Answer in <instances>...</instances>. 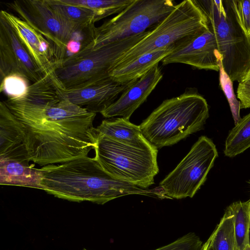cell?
Instances as JSON below:
<instances>
[{
    "label": "cell",
    "mask_w": 250,
    "mask_h": 250,
    "mask_svg": "<svg viewBox=\"0 0 250 250\" xmlns=\"http://www.w3.org/2000/svg\"><path fill=\"white\" fill-rule=\"evenodd\" d=\"M61 87L53 71L24 96L3 101L21 126L29 162L41 167L88 156L97 145L96 113L61 98Z\"/></svg>",
    "instance_id": "cell-1"
},
{
    "label": "cell",
    "mask_w": 250,
    "mask_h": 250,
    "mask_svg": "<svg viewBox=\"0 0 250 250\" xmlns=\"http://www.w3.org/2000/svg\"><path fill=\"white\" fill-rule=\"evenodd\" d=\"M40 169L42 174L41 189L70 201L103 205L132 194L166 198L159 187L145 188L114 178L103 169L95 157L77 158Z\"/></svg>",
    "instance_id": "cell-2"
},
{
    "label": "cell",
    "mask_w": 250,
    "mask_h": 250,
    "mask_svg": "<svg viewBox=\"0 0 250 250\" xmlns=\"http://www.w3.org/2000/svg\"><path fill=\"white\" fill-rule=\"evenodd\" d=\"M209 117L206 100L193 88L167 99L140 125L144 137L158 149L202 130Z\"/></svg>",
    "instance_id": "cell-3"
},
{
    "label": "cell",
    "mask_w": 250,
    "mask_h": 250,
    "mask_svg": "<svg viewBox=\"0 0 250 250\" xmlns=\"http://www.w3.org/2000/svg\"><path fill=\"white\" fill-rule=\"evenodd\" d=\"M196 1L214 35L224 70L233 82L244 81L250 70V35L241 24L234 0Z\"/></svg>",
    "instance_id": "cell-4"
},
{
    "label": "cell",
    "mask_w": 250,
    "mask_h": 250,
    "mask_svg": "<svg viewBox=\"0 0 250 250\" xmlns=\"http://www.w3.org/2000/svg\"><path fill=\"white\" fill-rule=\"evenodd\" d=\"M208 29L207 18L197 1L184 0L176 4L169 14L123 54L112 68L129 63L152 51L174 49Z\"/></svg>",
    "instance_id": "cell-5"
},
{
    "label": "cell",
    "mask_w": 250,
    "mask_h": 250,
    "mask_svg": "<svg viewBox=\"0 0 250 250\" xmlns=\"http://www.w3.org/2000/svg\"><path fill=\"white\" fill-rule=\"evenodd\" d=\"M148 32L96 49H82L60 62L54 70L55 74L65 90L82 88L104 81L110 78L109 71L118 59Z\"/></svg>",
    "instance_id": "cell-6"
},
{
    "label": "cell",
    "mask_w": 250,
    "mask_h": 250,
    "mask_svg": "<svg viewBox=\"0 0 250 250\" xmlns=\"http://www.w3.org/2000/svg\"><path fill=\"white\" fill-rule=\"evenodd\" d=\"M94 150L101 167L114 178L145 188L154 184L158 149L133 147L98 134Z\"/></svg>",
    "instance_id": "cell-7"
},
{
    "label": "cell",
    "mask_w": 250,
    "mask_h": 250,
    "mask_svg": "<svg viewBox=\"0 0 250 250\" xmlns=\"http://www.w3.org/2000/svg\"><path fill=\"white\" fill-rule=\"evenodd\" d=\"M5 5L53 45L58 63L66 57V44L69 41L80 42L83 48L92 40L95 26L85 29L67 21L51 7L47 0H15Z\"/></svg>",
    "instance_id": "cell-8"
},
{
    "label": "cell",
    "mask_w": 250,
    "mask_h": 250,
    "mask_svg": "<svg viewBox=\"0 0 250 250\" xmlns=\"http://www.w3.org/2000/svg\"><path fill=\"white\" fill-rule=\"evenodd\" d=\"M175 5L171 0H134L121 13L96 27L92 41L82 49H96L143 33L163 20Z\"/></svg>",
    "instance_id": "cell-9"
},
{
    "label": "cell",
    "mask_w": 250,
    "mask_h": 250,
    "mask_svg": "<svg viewBox=\"0 0 250 250\" xmlns=\"http://www.w3.org/2000/svg\"><path fill=\"white\" fill-rule=\"evenodd\" d=\"M218 153L210 139L200 137L187 155L159 184L170 199L193 197L205 182Z\"/></svg>",
    "instance_id": "cell-10"
},
{
    "label": "cell",
    "mask_w": 250,
    "mask_h": 250,
    "mask_svg": "<svg viewBox=\"0 0 250 250\" xmlns=\"http://www.w3.org/2000/svg\"><path fill=\"white\" fill-rule=\"evenodd\" d=\"M11 74L33 83L45 75L38 67L10 24L0 16V78Z\"/></svg>",
    "instance_id": "cell-11"
},
{
    "label": "cell",
    "mask_w": 250,
    "mask_h": 250,
    "mask_svg": "<svg viewBox=\"0 0 250 250\" xmlns=\"http://www.w3.org/2000/svg\"><path fill=\"white\" fill-rule=\"evenodd\" d=\"M221 58L214 35L208 29L173 49L162 62L164 65L180 63L219 72Z\"/></svg>",
    "instance_id": "cell-12"
},
{
    "label": "cell",
    "mask_w": 250,
    "mask_h": 250,
    "mask_svg": "<svg viewBox=\"0 0 250 250\" xmlns=\"http://www.w3.org/2000/svg\"><path fill=\"white\" fill-rule=\"evenodd\" d=\"M132 82L121 83L109 78L82 88L65 90L61 87L58 92L61 98L88 111L101 113L114 103Z\"/></svg>",
    "instance_id": "cell-13"
},
{
    "label": "cell",
    "mask_w": 250,
    "mask_h": 250,
    "mask_svg": "<svg viewBox=\"0 0 250 250\" xmlns=\"http://www.w3.org/2000/svg\"><path fill=\"white\" fill-rule=\"evenodd\" d=\"M0 16L11 26L28 52L44 75L54 71L58 63L53 45L26 22L6 11Z\"/></svg>",
    "instance_id": "cell-14"
},
{
    "label": "cell",
    "mask_w": 250,
    "mask_h": 250,
    "mask_svg": "<svg viewBox=\"0 0 250 250\" xmlns=\"http://www.w3.org/2000/svg\"><path fill=\"white\" fill-rule=\"evenodd\" d=\"M163 76L157 64L141 77L133 81L119 98L101 114L106 118L121 116L129 120L133 113L146 101Z\"/></svg>",
    "instance_id": "cell-15"
},
{
    "label": "cell",
    "mask_w": 250,
    "mask_h": 250,
    "mask_svg": "<svg viewBox=\"0 0 250 250\" xmlns=\"http://www.w3.org/2000/svg\"><path fill=\"white\" fill-rule=\"evenodd\" d=\"M96 129L99 134L133 147L146 150L157 149L144 137L140 125L122 117L104 120Z\"/></svg>",
    "instance_id": "cell-16"
},
{
    "label": "cell",
    "mask_w": 250,
    "mask_h": 250,
    "mask_svg": "<svg viewBox=\"0 0 250 250\" xmlns=\"http://www.w3.org/2000/svg\"><path fill=\"white\" fill-rule=\"evenodd\" d=\"M21 126L3 101L0 103V157L26 156Z\"/></svg>",
    "instance_id": "cell-17"
},
{
    "label": "cell",
    "mask_w": 250,
    "mask_h": 250,
    "mask_svg": "<svg viewBox=\"0 0 250 250\" xmlns=\"http://www.w3.org/2000/svg\"><path fill=\"white\" fill-rule=\"evenodd\" d=\"M28 161L0 157V184L41 189L42 174L40 168Z\"/></svg>",
    "instance_id": "cell-18"
},
{
    "label": "cell",
    "mask_w": 250,
    "mask_h": 250,
    "mask_svg": "<svg viewBox=\"0 0 250 250\" xmlns=\"http://www.w3.org/2000/svg\"><path fill=\"white\" fill-rule=\"evenodd\" d=\"M173 48L168 47L145 54L132 62L112 68L109 73L113 80L125 83L138 79L169 55Z\"/></svg>",
    "instance_id": "cell-19"
},
{
    "label": "cell",
    "mask_w": 250,
    "mask_h": 250,
    "mask_svg": "<svg viewBox=\"0 0 250 250\" xmlns=\"http://www.w3.org/2000/svg\"><path fill=\"white\" fill-rule=\"evenodd\" d=\"M51 7L67 21L80 27L88 29L95 27L99 21L95 12L83 7L62 3L60 0H47Z\"/></svg>",
    "instance_id": "cell-20"
},
{
    "label": "cell",
    "mask_w": 250,
    "mask_h": 250,
    "mask_svg": "<svg viewBox=\"0 0 250 250\" xmlns=\"http://www.w3.org/2000/svg\"><path fill=\"white\" fill-rule=\"evenodd\" d=\"M250 147V112L241 119L226 138L224 155L233 158Z\"/></svg>",
    "instance_id": "cell-21"
},
{
    "label": "cell",
    "mask_w": 250,
    "mask_h": 250,
    "mask_svg": "<svg viewBox=\"0 0 250 250\" xmlns=\"http://www.w3.org/2000/svg\"><path fill=\"white\" fill-rule=\"evenodd\" d=\"M208 240L212 250H236L233 216L228 208Z\"/></svg>",
    "instance_id": "cell-22"
},
{
    "label": "cell",
    "mask_w": 250,
    "mask_h": 250,
    "mask_svg": "<svg viewBox=\"0 0 250 250\" xmlns=\"http://www.w3.org/2000/svg\"><path fill=\"white\" fill-rule=\"evenodd\" d=\"M228 208L233 216L236 250H244L248 245L250 199L246 202H234Z\"/></svg>",
    "instance_id": "cell-23"
},
{
    "label": "cell",
    "mask_w": 250,
    "mask_h": 250,
    "mask_svg": "<svg viewBox=\"0 0 250 250\" xmlns=\"http://www.w3.org/2000/svg\"><path fill=\"white\" fill-rule=\"evenodd\" d=\"M62 3L83 7L95 12L98 21L119 14L134 0H60Z\"/></svg>",
    "instance_id": "cell-24"
},
{
    "label": "cell",
    "mask_w": 250,
    "mask_h": 250,
    "mask_svg": "<svg viewBox=\"0 0 250 250\" xmlns=\"http://www.w3.org/2000/svg\"><path fill=\"white\" fill-rule=\"evenodd\" d=\"M219 84L229 103L234 124L241 119L240 111L241 103L234 93L233 82L225 72L222 63V58L219 61Z\"/></svg>",
    "instance_id": "cell-25"
},
{
    "label": "cell",
    "mask_w": 250,
    "mask_h": 250,
    "mask_svg": "<svg viewBox=\"0 0 250 250\" xmlns=\"http://www.w3.org/2000/svg\"><path fill=\"white\" fill-rule=\"evenodd\" d=\"M25 77L18 74H11L0 81V91L9 98H18L24 96L29 86Z\"/></svg>",
    "instance_id": "cell-26"
},
{
    "label": "cell",
    "mask_w": 250,
    "mask_h": 250,
    "mask_svg": "<svg viewBox=\"0 0 250 250\" xmlns=\"http://www.w3.org/2000/svg\"><path fill=\"white\" fill-rule=\"evenodd\" d=\"M203 245L200 237L195 233L190 232L154 250H201Z\"/></svg>",
    "instance_id": "cell-27"
},
{
    "label": "cell",
    "mask_w": 250,
    "mask_h": 250,
    "mask_svg": "<svg viewBox=\"0 0 250 250\" xmlns=\"http://www.w3.org/2000/svg\"><path fill=\"white\" fill-rule=\"evenodd\" d=\"M235 7L241 24L250 35V0H234Z\"/></svg>",
    "instance_id": "cell-28"
},
{
    "label": "cell",
    "mask_w": 250,
    "mask_h": 250,
    "mask_svg": "<svg viewBox=\"0 0 250 250\" xmlns=\"http://www.w3.org/2000/svg\"><path fill=\"white\" fill-rule=\"evenodd\" d=\"M237 98L241 103V108L250 107V81H244L238 83L237 89Z\"/></svg>",
    "instance_id": "cell-29"
},
{
    "label": "cell",
    "mask_w": 250,
    "mask_h": 250,
    "mask_svg": "<svg viewBox=\"0 0 250 250\" xmlns=\"http://www.w3.org/2000/svg\"><path fill=\"white\" fill-rule=\"evenodd\" d=\"M82 48L83 44L80 42L71 40L66 44V53H69L68 56L76 54L79 53Z\"/></svg>",
    "instance_id": "cell-30"
},
{
    "label": "cell",
    "mask_w": 250,
    "mask_h": 250,
    "mask_svg": "<svg viewBox=\"0 0 250 250\" xmlns=\"http://www.w3.org/2000/svg\"><path fill=\"white\" fill-rule=\"evenodd\" d=\"M201 250H212L209 245L208 240L204 244H203Z\"/></svg>",
    "instance_id": "cell-31"
},
{
    "label": "cell",
    "mask_w": 250,
    "mask_h": 250,
    "mask_svg": "<svg viewBox=\"0 0 250 250\" xmlns=\"http://www.w3.org/2000/svg\"><path fill=\"white\" fill-rule=\"evenodd\" d=\"M244 81H250V70L249 71V72L248 73V74H247V76H246Z\"/></svg>",
    "instance_id": "cell-32"
},
{
    "label": "cell",
    "mask_w": 250,
    "mask_h": 250,
    "mask_svg": "<svg viewBox=\"0 0 250 250\" xmlns=\"http://www.w3.org/2000/svg\"><path fill=\"white\" fill-rule=\"evenodd\" d=\"M248 245L250 246V224L248 233Z\"/></svg>",
    "instance_id": "cell-33"
},
{
    "label": "cell",
    "mask_w": 250,
    "mask_h": 250,
    "mask_svg": "<svg viewBox=\"0 0 250 250\" xmlns=\"http://www.w3.org/2000/svg\"><path fill=\"white\" fill-rule=\"evenodd\" d=\"M244 250H250V246L249 245H248L246 247V248H245V249H244Z\"/></svg>",
    "instance_id": "cell-34"
},
{
    "label": "cell",
    "mask_w": 250,
    "mask_h": 250,
    "mask_svg": "<svg viewBox=\"0 0 250 250\" xmlns=\"http://www.w3.org/2000/svg\"><path fill=\"white\" fill-rule=\"evenodd\" d=\"M248 183L250 184V181L248 182Z\"/></svg>",
    "instance_id": "cell-35"
}]
</instances>
